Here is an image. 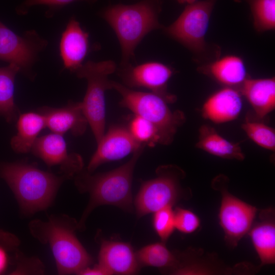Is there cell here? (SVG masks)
Instances as JSON below:
<instances>
[{
  "label": "cell",
  "mask_w": 275,
  "mask_h": 275,
  "mask_svg": "<svg viewBox=\"0 0 275 275\" xmlns=\"http://www.w3.org/2000/svg\"><path fill=\"white\" fill-rule=\"evenodd\" d=\"M162 0H142L132 5L117 4L106 8L101 17L115 32L121 49L120 66L130 63L136 47L152 31L162 29L158 20Z\"/></svg>",
  "instance_id": "obj_3"
},
{
  "label": "cell",
  "mask_w": 275,
  "mask_h": 275,
  "mask_svg": "<svg viewBox=\"0 0 275 275\" xmlns=\"http://www.w3.org/2000/svg\"><path fill=\"white\" fill-rule=\"evenodd\" d=\"M97 144L86 170L90 173L103 163L122 159L145 147L133 138L127 126L121 125L111 126Z\"/></svg>",
  "instance_id": "obj_13"
},
{
  "label": "cell",
  "mask_w": 275,
  "mask_h": 275,
  "mask_svg": "<svg viewBox=\"0 0 275 275\" xmlns=\"http://www.w3.org/2000/svg\"><path fill=\"white\" fill-rule=\"evenodd\" d=\"M242 106L241 94L235 88L226 87L211 95L204 102L203 117L215 123L236 119Z\"/></svg>",
  "instance_id": "obj_17"
},
{
  "label": "cell",
  "mask_w": 275,
  "mask_h": 275,
  "mask_svg": "<svg viewBox=\"0 0 275 275\" xmlns=\"http://www.w3.org/2000/svg\"><path fill=\"white\" fill-rule=\"evenodd\" d=\"M116 71L123 85L132 88H144L173 103L176 96L167 90L168 82L174 73V70L162 63L149 61L138 65L131 63L120 66Z\"/></svg>",
  "instance_id": "obj_11"
},
{
  "label": "cell",
  "mask_w": 275,
  "mask_h": 275,
  "mask_svg": "<svg viewBox=\"0 0 275 275\" xmlns=\"http://www.w3.org/2000/svg\"><path fill=\"white\" fill-rule=\"evenodd\" d=\"M0 177L8 185L21 211L26 215L49 207L62 183L68 179L24 161L1 163Z\"/></svg>",
  "instance_id": "obj_2"
},
{
  "label": "cell",
  "mask_w": 275,
  "mask_h": 275,
  "mask_svg": "<svg viewBox=\"0 0 275 275\" xmlns=\"http://www.w3.org/2000/svg\"><path fill=\"white\" fill-rule=\"evenodd\" d=\"M140 265L158 267L165 270L173 268L177 261L175 254L171 252L162 242L147 245L136 253Z\"/></svg>",
  "instance_id": "obj_24"
},
{
  "label": "cell",
  "mask_w": 275,
  "mask_h": 275,
  "mask_svg": "<svg viewBox=\"0 0 275 275\" xmlns=\"http://www.w3.org/2000/svg\"><path fill=\"white\" fill-rule=\"evenodd\" d=\"M112 60L95 62L88 61L75 72L76 76L87 81L86 94L81 102L82 110L97 144L105 133V93L111 90L108 76L116 71Z\"/></svg>",
  "instance_id": "obj_6"
},
{
  "label": "cell",
  "mask_w": 275,
  "mask_h": 275,
  "mask_svg": "<svg viewBox=\"0 0 275 275\" xmlns=\"http://www.w3.org/2000/svg\"><path fill=\"white\" fill-rule=\"evenodd\" d=\"M99 264L111 274H132L138 272L136 254L129 243L103 240L99 253Z\"/></svg>",
  "instance_id": "obj_16"
},
{
  "label": "cell",
  "mask_w": 275,
  "mask_h": 275,
  "mask_svg": "<svg viewBox=\"0 0 275 275\" xmlns=\"http://www.w3.org/2000/svg\"><path fill=\"white\" fill-rule=\"evenodd\" d=\"M156 176L143 182L135 200L137 215L142 217L167 207H172L184 195L180 180L185 173L173 165L159 167Z\"/></svg>",
  "instance_id": "obj_7"
},
{
  "label": "cell",
  "mask_w": 275,
  "mask_h": 275,
  "mask_svg": "<svg viewBox=\"0 0 275 275\" xmlns=\"http://www.w3.org/2000/svg\"><path fill=\"white\" fill-rule=\"evenodd\" d=\"M39 112L44 118L46 127L52 132L60 134L70 131L75 136H81L89 125L81 102L70 101L60 108L43 106Z\"/></svg>",
  "instance_id": "obj_14"
},
{
  "label": "cell",
  "mask_w": 275,
  "mask_h": 275,
  "mask_svg": "<svg viewBox=\"0 0 275 275\" xmlns=\"http://www.w3.org/2000/svg\"><path fill=\"white\" fill-rule=\"evenodd\" d=\"M253 18V24L258 32L275 28V0H245Z\"/></svg>",
  "instance_id": "obj_25"
},
{
  "label": "cell",
  "mask_w": 275,
  "mask_h": 275,
  "mask_svg": "<svg viewBox=\"0 0 275 275\" xmlns=\"http://www.w3.org/2000/svg\"><path fill=\"white\" fill-rule=\"evenodd\" d=\"M29 227L35 238L49 245L59 274H79L91 264V256L75 235L78 223L75 219L50 215L47 221H31Z\"/></svg>",
  "instance_id": "obj_4"
},
{
  "label": "cell",
  "mask_w": 275,
  "mask_h": 275,
  "mask_svg": "<svg viewBox=\"0 0 275 275\" xmlns=\"http://www.w3.org/2000/svg\"><path fill=\"white\" fill-rule=\"evenodd\" d=\"M274 222V209H263L259 213L258 221L253 224L249 232L261 266L275 263Z\"/></svg>",
  "instance_id": "obj_18"
},
{
  "label": "cell",
  "mask_w": 275,
  "mask_h": 275,
  "mask_svg": "<svg viewBox=\"0 0 275 275\" xmlns=\"http://www.w3.org/2000/svg\"><path fill=\"white\" fill-rule=\"evenodd\" d=\"M199 70L226 87L235 89H239L249 77L243 61L235 55L217 59L201 67Z\"/></svg>",
  "instance_id": "obj_20"
},
{
  "label": "cell",
  "mask_w": 275,
  "mask_h": 275,
  "mask_svg": "<svg viewBox=\"0 0 275 275\" xmlns=\"http://www.w3.org/2000/svg\"><path fill=\"white\" fill-rule=\"evenodd\" d=\"M174 212L175 229L180 232L191 234L199 228L200 219L192 211L177 207Z\"/></svg>",
  "instance_id": "obj_30"
},
{
  "label": "cell",
  "mask_w": 275,
  "mask_h": 275,
  "mask_svg": "<svg viewBox=\"0 0 275 275\" xmlns=\"http://www.w3.org/2000/svg\"><path fill=\"white\" fill-rule=\"evenodd\" d=\"M199 131L196 147L223 158L238 160L244 159V154L239 143L231 142L225 139L213 127L208 125H203Z\"/></svg>",
  "instance_id": "obj_22"
},
{
  "label": "cell",
  "mask_w": 275,
  "mask_h": 275,
  "mask_svg": "<svg viewBox=\"0 0 275 275\" xmlns=\"http://www.w3.org/2000/svg\"><path fill=\"white\" fill-rule=\"evenodd\" d=\"M178 3L181 4H187V5L193 4L198 0H176Z\"/></svg>",
  "instance_id": "obj_33"
},
{
  "label": "cell",
  "mask_w": 275,
  "mask_h": 275,
  "mask_svg": "<svg viewBox=\"0 0 275 275\" xmlns=\"http://www.w3.org/2000/svg\"><path fill=\"white\" fill-rule=\"evenodd\" d=\"M16 122L17 133L11 140V147L17 153H28L46 127L44 118L39 112H30L19 114Z\"/></svg>",
  "instance_id": "obj_21"
},
{
  "label": "cell",
  "mask_w": 275,
  "mask_h": 275,
  "mask_svg": "<svg viewBox=\"0 0 275 275\" xmlns=\"http://www.w3.org/2000/svg\"><path fill=\"white\" fill-rule=\"evenodd\" d=\"M19 244L18 238L13 234L0 229V274L6 272L9 263L8 251Z\"/></svg>",
  "instance_id": "obj_31"
},
{
  "label": "cell",
  "mask_w": 275,
  "mask_h": 275,
  "mask_svg": "<svg viewBox=\"0 0 275 275\" xmlns=\"http://www.w3.org/2000/svg\"><path fill=\"white\" fill-rule=\"evenodd\" d=\"M47 44V41L34 30L20 36L0 21V60L15 64L31 79L34 77L33 68L39 55Z\"/></svg>",
  "instance_id": "obj_10"
},
{
  "label": "cell",
  "mask_w": 275,
  "mask_h": 275,
  "mask_svg": "<svg viewBox=\"0 0 275 275\" xmlns=\"http://www.w3.org/2000/svg\"><path fill=\"white\" fill-rule=\"evenodd\" d=\"M89 50L88 33L75 18H71L60 43V56L65 68L75 73L82 65Z\"/></svg>",
  "instance_id": "obj_15"
},
{
  "label": "cell",
  "mask_w": 275,
  "mask_h": 275,
  "mask_svg": "<svg viewBox=\"0 0 275 275\" xmlns=\"http://www.w3.org/2000/svg\"><path fill=\"white\" fill-rule=\"evenodd\" d=\"M31 151L48 167L59 166L62 174L68 178L83 170L81 156L68 152L63 135L52 132L38 138Z\"/></svg>",
  "instance_id": "obj_12"
},
{
  "label": "cell",
  "mask_w": 275,
  "mask_h": 275,
  "mask_svg": "<svg viewBox=\"0 0 275 275\" xmlns=\"http://www.w3.org/2000/svg\"><path fill=\"white\" fill-rule=\"evenodd\" d=\"M172 207H167L154 213L153 227L162 242L168 239L175 229L174 212Z\"/></svg>",
  "instance_id": "obj_28"
},
{
  "label": "cell",
  "mask_w": 275,
  "mask_h": 275,
  "mask_svg": "<svg viewBox=\"0 0 275 275\" xmlns=\"http://www.w3.org/2000/svg\"><path fill=\"white\" fill-rule=\"evenodd\" d=\"M79 274L82 275H108L110 273L103 266L96 265L93 267L89 266L83 269Z\"/></svg>",
  "instance_id": "obj_32"
},
{
  "label": "cell",
  "mask_w": 275,
  "mask_h": 275,
  "mask_svg": "<svg viewBox=\"0 0 275 275\" xmlns=\"http://www.w3.org/2000/svg\"><path fill=\"white\" fill-rule=\"evenodd\" d=\"M111 88L120 95V106L145 118L157 127L161 145H168L173 141L177 129L185 121L182 112L171 111L167 101L154 93L136 91L111 80Z\"/></svg>",
  "instance_id": "obj_5"
},
{
  "label": "cell",
  "mask_w": 275,
  "mask_h": 275,
  "mask_svg": "<svg viewBox=\"0 0 275 275\" xmlns=\"http://www.w3.org/2000/svg\"><path fill=\"white\" fill-rule=\"evenodd\" d=\"M144 148L133 153L127 162L112 171L93 175L81 170L76 175V186L79 191L88 193L90 196L89 203L78 223V229L84 228L89 215L99 206L109 205L125 210L131 209L133 171Z\"/></svg>",
  "instance_id": "obj_1"
},
{
  "label": "cell",
  "mask_w": 275,
  "mask_h": 275,
  "mask_svg": "<svg viewBox=\"0 0 275 275\" xmlns=\"http://www.w3.org/2000/svg\"><path fill=\"white\" fill-rule=\"evenodd\" d=\"M217 1L204 0L187 5L173 23L161 29L194 54L203 55L207 52L205 36Z\"/></svg>",
  "instance_id": "obj_8"
},
{
  "label": "cell",
  "mask_w": 275,
  "mask_h": 275,
  "mask_svg": "<svg viewBox=\"0 0 275 275\" xmlns=\"http://www.w3.org/2000/svg\"><path fill=\"white\" fill-rule=\"evenodd\" d=\"M19 72L14 64L0 67V116L9 123L16 121L19 115L14 101L15 79Z\"/></svg>",
  "instance_id": "obj_23"
},
{
  "label": "cell",
  "mask_w": 275,
  "mask_h": 275,
  "mask_svg": "<svg viewBox=\"0 0 275 275\" xmlns=\"http://www.w3.org/2000/svg\"><path fill=\"white\" fill-rule=\"evenodd\" d=\"M228 180L225 176L220 175L213 179L212 185L222 195L218 218L225 240L229 246L234 248L249 233L258 210L231 194L228 190Z\"/></svg>",
  "instance_id": "obj_9"
},
{
  "label": "cell",
  "mask_w": 275,
  "mask_h": 275,
  "mask_svg": "<svg viewBox=\"0 0 275 275\" xmlns=\"http://www.w3.org/2000/svg\"><path fill=\"white\" fill-rule=\"evenodd\" d=\"M97 0H24L16 8L18 15L26 14L30 9L34 6L43 5L48 7L45 14L47 17H51L57 11L64 6L76 2H86L92 4Z\"/></svg>",
  "instance_id": "obj_29"
},
{
  "label": "cell",
  "mask_w": 275,
  "mask_h": 275,
  "mask_svg": "<svg viewBox=\"0 0 275 275\" xmlns=\"http://www.w3.org/2000/svg\"><path fill=\"white\" fill-rule=\"evenodd\" d=\"M252 106L255 120L260 121L275 108V79L248 77L238 90Z\"/></svg>",
  "instance_id": "obj_19"
},
{
  "label": "cell",
  "mask_w": 275,
  "mask_h": 275,
  "mask_svg": "<svg viewBox=\"0 0 275 275\" xmlns=\"http://www.w3.org/2000/svg\"><path fill=\"white\" fill-rule=\"evenodd\" d=\"M241 128L258 146L272 151L275 150V131L271 127L258 120L246 118Z\"/></svg>",
  "instance_id": "obj_27"
},
{
  "label": "cell",
  "mask_w": 275,
  "mask_h": 275,
  "mask_svg": "<svg viewBox=\"0 0 275 275\" xmlns=\"http://www.w3.org/2000/svg\"><path fill=\"white\" fill-rule=\"evenodd\" d=\"M127 127L133 138L141 145L154 146L157 144H161V138L158 129L145 118L134 115Z\"/></svg>",
  "instance_id": "obj_26"
}]
</instances>
